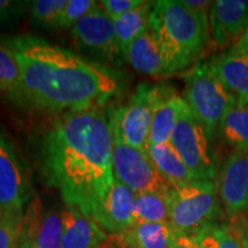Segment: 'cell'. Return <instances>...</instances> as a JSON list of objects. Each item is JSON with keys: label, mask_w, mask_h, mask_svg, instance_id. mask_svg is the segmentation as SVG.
<instances>
[{"label": "cell", "mask_w": 248, "mask_h": 248, "mask_svg": "<svg viewBox=\"0 0 248 248\" xmlns=\"http://www.w3.org/2000/svg\"><path fill=\"white\" fill-rule=\"evenodd\" d=\"M38 152L45 182L66 206L92 218L114 183L111 111L93 107L62 114L43 133Z\"/></svg>", "instance_id": "obj_1"}, {"label": "cell", "mask_w": 248, "mask_h": 248, "mask_svg": "<svg viewBox=\"0 0 248 248\" xmlns=\"http://www.w3.org/2000/svg\"><path fill=\"white\" fill-rule=\"evenodd\" d=\"M1 43L20 67V82L9 97L32 110L62 115L104 107L122 89L117 71L45 39L16 36Z\"/></svg>", "instance_id": "obj_2"}, {"label": "cell", "mask_w": 248, "mask_h": 248, "mask_svg": "<svg viewBox=\"0 0 248 248\" xmlns=\"http://www.w3.org/2000/svg\"><path fill=\"white\" fill-rule=\"evenodd\" d=\"M148 30L162 45L175 74L190 66L210 42L209 11H192L181 0L154 1Z\"/></svg>", "instance_id": "obj_3"}, {"label": "cell", "mask_w": 248, "mask_h": 248, "mask_svg": "<svg viewBox=\"0 0 248 248\" xmlns=\"http://www.w3.org/2000/svg\"><path fill=\"white\" fill-rule=\"evenodd\" d=\"M184 79L183 99L213 138L237 99L216 76L209 61L195 64L186 71Z\"/></svg>", "instance_id": "obj_4"}, {"label": "cell", "mask_w": 248, "mask_h": 248, "mask_svg": "<svg viewBox=\"0 0 248 248\" xmlns=\"http://www.w3.org/2000/svg\"><path fill=\"white\" fill-rule=\"evenodd\" d=\"M167 202L173 230L190 235L216 223L222 207L216 183L210 181L175 186L167 195Z\"/></svg>", "instance_id": "obj_5"}, {"label": "cell", "mask_w": 248, "mask_h": 248, "mask_svg": "<svg viewBox=\"0 0 248 248\" xmlns=\"http://www.w3.org/2000/svg\"><path fill=\"white\" fill-rule=\"evenodd\" d=\"M170 144L197 181L214 182L218 175L212 137L186 105L173 130Z\"/></svg>", "instance_id": "obj_6"}, {"label": "cell", "mask_w": 248, "mask_h": 248, "mask_svg": "<svg viewBox=\"0 0 248 248\" xmlns=\"http://www.w3.org/2000/svg\"><path fill=\"white\" fill-rule=\"evenodd\" d=\"M166 86L144 82L124 106L111 111V129L124 142L146 150L152 120Z\"/></svg>", "instance_id": "obj_7"}, {"label": "cell", "mask_w": 248, "mask_h": 248, "mask_svg": "<svg viewBox=\"0 0 248 248\" xmlns=\"http://www.w3.org/2000/svg\"><path fill=\"white\" fill-rule=\"evenodd\" d=\"M113 131V175L114 179L122 183L137 193L155 192L168 195L172 186L157 172L146 150L124 142Z\"/></svg>", "instance_id": "obj_8"}, {"label": "cell", "mask_w": 248, "mask_h": 248, "mask_svg": "<svg viewBox=\"0 0 248 248\" xmlns=\"http://www.w3.org/2000/svg\"><path fill=\"white\" fill-rule=\"evenodd\" d=\"M71 36L78 48L89 53L102 66H105L104 62L120 66L124 60L116 39L114 22L99 4L74 26Z\"/></svg>", "instance_id": "obj_9"}, {"label": "cell", "mask_w": 248, "mask_h": 248, "mask_svg": "<svg viewBox=\"0 0 248 248\" xmlns=\"http://www.w3.org/2000/svg\"><path fill=\"white\" fill-rule=\"evenodd\" d=\"M29 194L26 170L0 128V212L24 214Z\"/></svg>", "instance_id": "obj_10"}, {"label": "cell", "mask_w": 248, "mask_h": 248, "mask_svg": "<svg viewBox=\"0 0 248 248\" xmlns=\"http://www.w3.org/2000/svg\"><path fill=\"white\" fill-rule=\"evenodd\" d=\"M216 186L229 219L248 213V151L233 150L217 175Z\"/></svg>", "instance_id": "obj_11"}, {"label": "cell", "mask_w": 248, "mask_h": 248, "mask_svg": "<svg viewBox=\"0 0 248 248\" xmlns=\"http://www.w3.org/2000/svg\"><path fill=\"white\" fill-rule=\"evenodd\" d=\"M248 28V0H216L209 8L210 42L216 48L235 44Z\"/></svg>", "instance_id": "obj_12"}, {"label": "cell", "mask_w": 248, "mask_h": 248, "mask_svg": "<svg viewBox=\"0 0 248 248\" xmlns=\"http://www.w3.org/2000/svg\"><path fill=\"white\" fill-rule=\"evenodd\" d=\"M136 193L114 179L92 219L109 235L120 234L135 223Z\"/></svg>", "instance_id": "obj_13"}, {"label": "cell", "mask_w": 248, "mask_h": 248, "mask_svg": "<svg viewBox=\"0 0 248 248\" xmlns=\"http://www.w3.org/2000/svg\"><path fill=\"white\" fill-rule=\"evenodd\" d=\"M21 231L36 248H61V213L45 209L39 199H33L24 210Z\"/></svg>", "instance_id": "obj_14"}, {"label": "cell", "mask_w": 248, "mask_h": 248, "mask_svg": "<svg viewBox=\"0 0 248 248\" xmlns=\"http://www.w3.org/2000/svg\"><path fill=\"white\" fill-rule=\"evenodd\" d=\"M61 219V248H101L109 240V235L91 217L75 207L66 206Z\"/></svg>", "instance_id": "obj_15"}, {"label": "cell", "mask_w": 248, "mask_h": 248, "mask_svg": "<svg viewBox=\"0 0 248 248\" xmlns=\"http://www.w3.org/2000/svg\"><path fill=\"white\" fill-rule=\"evenodd\" d=\"M123 57L124 61L139 73L150 76H168L173 74L162 45L150 30L133 40Z\"/></svg>", "instance_id": "obj_16"}, {"label": "cell", "mask_w": 248, "mask_h": 248, "mask_svg": "<svg viewBox=\"0 0 248 248\" xmlns=\"http://www.w3.org/2000/svg\"><path fill=\"white\" fill-rule=\"evenodd\" d=\"M173 229L170 223H133L122 233L109 235L119 248H170Z\"/></svg>", "instance_id": "obj_17"}, {"label": "cell", "mask_w": 248, "mask_h": 248, "mask_svg": "<svg viewBox=\"0 0 248 248\" xmlns=\"http://www.w3.org/2000/svg\"><path fill=\"white\" fill-rule=\"evenodd\" d=\"M185 107L186 102L183 97L178 95L173 89L166 86L162 98L155 108L147 146L170 141L176 124Z\"/></svg>", "instance_id": "obj_18"}, {"label": "cell", "mask_w": 248, "mask_h": 248, "mask_svg": "<svg viewBox=\"0 0 248 248\" xmlns=\"http://www.w3.org/2000/svg\"><path fill=\"white\" fill-rule=\"evenodd\" d=\"M214 73L239 104L248 105V54H224L209 61Z\"/></svg>", "instance_id": "obj_19"}, {"label": "cell", "mask_w": 248, "mask_h": 248, "mask_svg": "<svg viewBox=\"0 0 248 248\" xmlns=\"http://www.w3.org/2000/svg\"><path fill=\"white\" fill-rule=\"evenodd\" d=\"M146 151L157 172L172 187L197 181L170 142L150 145Z\"/></svg>", "instance_id": "obj_20"}, {"label": "cell", "mask_w": 248, "mask_h": 248, "mask_svg": "<svg viewBox=\"0 0 248 248\" xmlns=\"http://www.w3.org/2000/svg\"><path fill=\"white\" fill-rule=\"evenodd\" d=\"M153 5L154 1H142L137 8L114 21L116 39L123 55L133 40L148 30V21Z\"/></svg>", "instance_id": "obj_21"}, {"label": "cell", "mask_w": 248, "mask_h": 248, "mask_svg": "<svg viewBox=\"0 0 248 248\" xmlns=\"http://www.w3.org/2000/svg\"><path fill=\"white\" fill-rule=\"evenodd\" d=\"M217 135L234 150L248 151V105L237 101L226 113Z\"/></svg>", "instance_id": "obj_22"}, {"label": "cell", "mask_w": 248, "mask_h": 248, "mask_svg": "<svg viewBox=\"0 0 248 248\" xmlns=\"http://www.w3.org/2000/svg\"><path fill=\"white\" fill-rule=\"evenodd\" d=\"M135 223H169L167 195L155 192L136 194Z\"/></svg>", "instance_id": "obj_23"}, {"label": "cell", "mask_w": 248, "mask_h": 248, "mask_svg": "<svg viewBox=\"0 0 248 248\" xmlns=\"http://www.w3.org/2000/svg\"><path fill=\"white\" fill-rule=\"evenodd\" d=\"M201 248H241L237 232L229 223H214L192 235Z\"/></svg>", "instance_id": "obj_24"}, {"label": "cell", "mask_w": 248, "mask_h": 248, "mask_svg": "<svg viewBox=\"0 0 248 248\" xmlns=\"http://www.w3.org/2000/svg\"><path fill=\"white\" fill-rule=\"evenodd\" d=\"M20 82V67L14 52L0 43V92L11 95Z\"/></svg>", "instance_id": "obj_25"}, {"label": "cell", "mask_w": 248, "mask_h": 248, "mask_svg": "<svg viewBox=\"0 0 248 248\" xmlns=\"http://www.w3.org/2000/svg\"><path fill=\"white\" fill-rule=\"evenodd\" d=\"M68 0H35L30 1L29 14L32 24L52 29L59 14L67 5Z\"/></svg>", "instance_id": "obj_26"}, {"label": "cell", "mask_w": 248, "mask_h": 248, "mask_svg": "<svg viewBox=\"0 0 248 248\" xmlns=\"http://www.w3.org/2000/svg\"><path fill=\"white\" fill-rule=\"evenodd\" d=\"M99 2L94 0H68L67 5L62 9L52 27L54 30L73 29L78 21L88 14Z\"/></svg>", "instance_id": "obj_27"}, {"label": "cell", "mask_w": 248, "mask_h": 248, "mask_svg": "<svg viewBox=\"0 0 248 248\" xmlns=\"http://www.w3.org/2000/svg\"><path fill=\"white\" fill-rule=\"evenodd\" d=\"M23 214L0 212V248H15Z\"/></svg>", "instance_id": "obj_28"}, {"label": "cell", "mask_w": 248, "mask_h": 248, "mask_svg": "<svg viewBox=\"0 0 248 248\" xmlns=\"http://www.w3.org/2000/svg\"><path fill=\"white\" fill-rule=\"evenodd\" d=\"M30 1L0 0V28H9L16 24L27 12Z\"/></svg>", "instance_id": "obj_29"}, {"label": "cell", "mask_w": 248, "mask_h": 248, "mask_svg": "<svg viewBox=\"0 0 248 248\" xmlns=\"http://www.w3.org/2000/svg\"><path fill=\"white\" fill-rule=\"evenodd\" d=\"M142 1L144 0H102L99 2V5L114 22L123 15L137 8L139 5H141Z\"/></svg>", "instance_id": "obj_30"}, {"label": "cell", "mask_w": 248, "mask_h": 248, "mask_svg": "<svg viewBox=\"0 0 248 248\" xmlns=\"http://www.w3.org/2000/svg\"><path fill=\"white\" fill-rule=\"evenodd\" d=\"M232 226L237 232L238 238H239L241 248H248V215L235 216L233 218L229 219Z\"/></svg>", "instance_id": "obj_31"}, {"label": "cell", "mask_w": 248, "mask_h": 248, "mask_svg": "<svg viewBox=\"0 0 248 248\" xmlns=\"http://www.w3.org/2000/svg\"><path fill=\"white\" fill-rule=\"evenodd\" d=\"M170 248H201L194 237L173 230Z\"/></svg>", "instance_id": "obj_32"}, {"label": "cell", "mask_w": 248, "mask_h": 248, "mask_svg": "<svg viewBox=\"0 0 248 248\" xmlns=\"http://www.w3.org/2000/svg\"><path fill=\"white\" fill-rule=\"evenodd\" d=\"M231 54H248V28L243 37L232 46Z\"/></svg>", "instance_id": "obj_33"}, {"label": "cell", "mask_w": 248, "mask_h": 248, "mask_svg": "<svg viewBox=\"0 0 248 248\" xmlns=\"http://www.w3.org/2000/svg\"><path fill=\"white\" fill-rule=\"evenodd\" d=\"M182 4L185 6L186 8L192 9V11H209L210 5L212 2L210 1H201V0H181Z\"/></svg>", "instance_id": "obj_34"}, {"label": "cell", "mask_w": 248, "mask_h": 248, "mask_svg": "<svg viewBox=\"0 0 248 248\" xmlns=\"http://www.w3.org/2000/svg\"><path fill=\"white\" fill-rule=\"evenodd\" d=\"M15 248H36V247L33 246L32 243H31L29 239H28L26 234H24L22 231H20V234H18Z\"/></svg>", "instance_id": "obj_35"}, {"label": "cell", "mask_w": 248, "mask_h": 248, "mask_svg": "<svg viewBox=\"0 0 248 248\" xmlns=\"http://www.w3.org/2000/svg\"><path fill=\"white\" fill-rule=\"evenodd\" d=\"M101 248H119V247H116L115 245H114L113 243H111L110 239H109V240H108V243H107V244H105L104 246H102Z\"/></svg>", "instance_id": "obj_36"}]
</instances>
